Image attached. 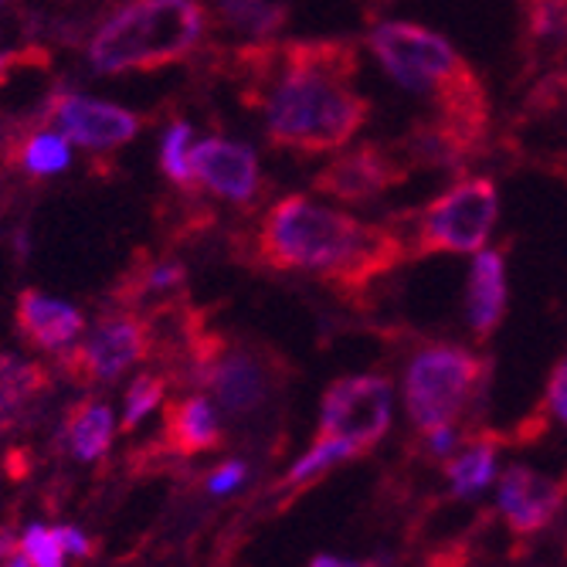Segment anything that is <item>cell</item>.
<instances>
[{
    "label": "cell",
    "instance_id": "obj_1",
    "mask_svg": "<svg viewBox=\"0 0 567 567\" xmlns=\"http://www.w3.org/2000/svg\"><path fill=\"white\" fill-rule=\"evenodd\" d=\"M235 55L248 102L262 106L266 140L276 150L323 157L368 126L371 99L353 89L360 55L350 38L255 41Z\"/></svg>",
    "mask_w": 567,
    "mask_h": 567
},
{
    "label": "cell",
    "instance_id": "obj_2",
    "mask_svg": "<svg viewBox=\"0 0 567 567\" xmlns=\"http://www.w3.org/2000/svg\"><path fill=\"white\" fill-rule=\"evenodd\" d=\"M251 259L272 272L320 276L357 296L408 259V241L394 225H368L306 194H289L255 228Z\"/></svg>",
    "mask_w": 567,
    "mask_h": 567
},
{
    "label": "cell",
    "instance_id": "obj_3",
    "mask_svg": "<svg viewBox=\"0 0 567 567\" xmlns=\"http://www.w3.org/2000/svg\"><path fill=\"white\" fill-rule=\"evenodd\" d=\"M368 44L381 69L401 89L425 95L439 116L489 126V92L449 38L415 21H381Z\"/></svg>",
    "mask_w": 567,
    "mask_h": 567
},
{
    "label": "cell",
    "instance_id": "obj_4",
    "mask_svg": "<svg viewBox=\"0 0 567 567\" xmlns=\"http://www.w3.org/2000/svg\"><path fill=\"white\" fill-rule=\"evenodd\" d=\"M212 28L200 0H130L89 41V65L99 75L161 72L187 62Z\"/></svg>",
    "mask_w": 567,
    "mask_h": 567
},
{
    "label": "cell",
    "instance_id": "obj_5",
    "mask_svg": "<svg viewBox=\"0 0 567 567\" xmlns=\"http://www.w3.org/2000/svg\"><path fill=\"white\" fill-rule=\"evenodd\" d=\"M489 360L458 347L432 343L422 347L404 371V408L422 435L452 425L483 391Z\"/></svg>",
    "mask_w": 567,
    "mask_h": 567
},
{
    "label": "cell",
    "instance_id": "obj_6",
    "mask_svg": "<svg viewBox=\"0 0 567 567\" xmlns=\"http://www.w3.org/2000/svg\"><path fill=\"white\" fill-rule=\"evenodd\" d=\"M499 190L493 177H462L411 218L408 259L483 251L496 228Z\"/></svg>",
    "mask_w": 567,
    "mask_h": 567
},
{
    "label": "cell",
    "instance_id": "obj_7",
    "mask_svg": "<svg viewBox=\"0 0 567 567\" xmlns=\"http://www.w3.org/2000/svg\"><path fill=\"white\" fill-rule=\"evenodd\" d=\"M391 381L384 374H350L327 388L320 404V439H340L368 452L391 429Z\"/></svg>",
    "mask_w": 567,
    "mask_h": 567
},
{
    "label": "cell",
    "instance_id": "obj_8",
    "mask_svg": "<svg viewBox=\"0 0 567 567\" xmlns=\"http://www.w3.org/2000/svg\"><path fill=\"white\" fill-rule=\"evenodd\" d=\"M408 177H411V167L394 146L360 143L340 153L337 161H330L313 177V190L340 204H371L381 194L408 184Z\"/></svg>",
    "mask_w": 567,
    "mask_h": 567
},
{
    "label": "cell",
    "instance_id": "obj_9",
    "mask_svg": "<svg viewBox=\"0 0 567 567\" xmlns=\"http://www.w3.org/2000/svg\"><path fill=\"white\" fill-rule=\"evenodd\" d=\"M153 347V330L146 320L133 313H116L95 323L82 347L69 353V371L85 381H116L136 360H143Z\"/></svg>",
    "mask_w": 567,
    "mask_h": 567
},
{
    "label": "cell",
    "instance_id": "obj_10",
    "mask_svg": "<svg viewBox=\"0 0 567 567\" xmlns=\"http://www.w3.org/2000/svg\"><path fill=\"white\" fill-rule=\"evenodd\" d=\"M190 181L194 187L212 190L215 197L238 204V208H248V204L259 200L266 187L255 150L221 136L190 146Z\"/></svg>",
    "mask_w": 567,
    "mask_h": 567
},
{
    "label": "cell",
    "instance_id": "obj_11",
    "mask_svg": "<svg viewBox=\"0 0 567 567\" xmlns=\"http://www.w3.org/2000/svg\"><path fill=\"white\" fill-rule=\"evenodd\" d=\"M44 116L55 120L59 133L69 143H79L82 150L106 153L116 146H126L140 133V120L106 99H92L82 92H59L48 102Z\"/></svg>",
    "mask_w": 567,
    "mask_h": 567
},
{
    "label": "cell",
    "instance_id": "obj_12",
    "mask_svg": "<svg viewBox=\"0 0 567 567\" xmlns=\"http://www.w3.org/2000/svg\"><path fill=\"white\" fill-rule=\"evenodd\" d=\"M486 143H489V126L462 123L435 113L432 120H419L411 126L394 150L408 161V167L419 164L429 171H462L476 157H483Z\"/></svg>",
    "mask_w": 567,
    "mask_h": 567
},
{
    "label": "cell",
    "instance_id": "obj_13",
    "mask_svg": "<svg viewBox=\"0 0 567 567\" xmlns=\"http://www.w3.org/2000/svg\"><path fill=\"white\" fill-rule=\"evenodd\" d=\"M567 483L540 476L527 466H509L499 476V513L517 537L540 534L564 506Z\"/></svg>",
    "mask_w": 567,
    "mask_h": 567
},
{
    "label": "cell",
    "instance_id": "obj_14",
    "mask_svg": "<svg viewBox=\"0 0 567 567\" xmlns=\"http://www.w3.org/2000/svg\"><path fill=\"white\" fill-rule=\"evenodd\" d=\"M204 384L212 388L218 411H225L231 419L259 411L272 394L269 364L245 350H228V353L208 360V368H204Z\"/></svg>",
    "mask_w": 567,
    "mask_h": 567
},
{
    "label": "cell",
    "instance_id": "obj_15",
    "mask_svg": "<svg viewBox=\"0 0 567 567\" xmlns=\"http://www.w3.org/2000/svg\"><path fill=\"white\" fill-rule=\"evenodd\" d=\"M14 323H18V333L34 347V350H65L72 347L82 330H85V317L82 309H75L72 302L65 299H55L41 289H24L18 296V306H14Z\"/></svg>",
    "mask_w": 567,
    "mask_h": 567
},
{
    "label": "cell",
    "instance_id": "obj_16",
    "mask_svg": "<svg viewBox=\"0 0 567 567\" xmlns=\"http://www.w3.org/2000/svg\"><path fill=\"white\" fill-rule=\"evenodd\" d=\"M506 251H509L506 245L483 248L476 251V262L470 269L466 313H470L473 337L480 343H486L506 317Z\"/></svg>",
    "mask_w": 567,
    "mask_h": 567
},
{
    "label": "cell",
    "instance_id": "obj_17",
    "mask_svg": "<svg viewBox=\"0 0 567 567\" xmlns=\"http://www.w3.org/2000/svg\"><path fill=\"white\" fill-rule=\"evenodd\" d=\"M520 55L524 75H537L567 59V0H524Z\"/></svg>",
    "mask_w": 567,
    "mask_h": 567
},
{
    "label": "cell",
    "instance_id": "obj_18",
    "mask_svg": "<svg viewBox=\"0 0 567 567\" xmlns=\"http://www.w3.org/2000/svg\"><path fill=\"white\" fill-rule=\"evenodd\" d=\"M48 391V371L34 360L0 353V435L24 422L28 408Z\"/></svg>",
    "mask_w": 567,
    "mask_h": 567
},
{
    "label": "cell",
    "instance_id": "obj_19",
    "mask_svg": "<svg viewBox=\"0 0 567 567\" xmlns=\"http://www.w3.org/2000/svg\"><path fill=\"white\" fill-rule=\"evenodd\" d=\"M167 435L174 449L194 455V452H208L221 442V419L215 404L204 394H190L167 415Z\"/></svg>",
    "mask_w": 567,
    "mask_h": 567
},
{
    "label": "cell",
    "instance_id": "obj_20",
    "mask_svg": "<svg viewBox=\"0 0 567 567\" xmlns=\"http://www.w3.org/2000/svg\"><path fill=\"white\" fill-rule=\"evenodd\" d=\"M113 435H116V415H113V408L102 401L79 404L65 422V442L79 462H95L106 455L113 445Z\"/></svg>",
    "mask_w": 567,
    "mask_h": 567
},
{
    "label": "cell",
    "instance_id": "obj_21",
    "mask_svg": "<svg viewBox=\"0 0 567 567\" xmlns=\"http://www.w3.org/2000/svg\"><path fill=\"white\" fill-rule=\"evenodd\" d=\"M215 18L228 31H238L251 41H266L286 28L289 4H282V0H215Z\"/></svg>",
    "mask_w": 567,
    "mask_h": 567
},
{
    "label": "cell",
    "instance_id": "obj_22",
    "mask_svg": "<svg viewBox=\"0 0 567 567\" xmlns=\"http://www.w3.org/2000/svg\"><path fill=\"white\" fill-rule=\"evenodd\" d=\"M14 161L24 174L44 181V177H55L65 174L72 167V146L62 133L55 130H38L31 136H24L14 150Z\"/></svg>",
    "mask_w": 567,
    "mask_h": 567
},
{
    "label": "cell",
    "instance_id": "obj_23",
    "mask_svg": "<svg viewBox=\"0 0 567 567\" xmlns=\"http://www.w3.org/2000/svg\"><path fill=\"white\" fill-rule=\"evenodd\" d=\"M449 483L455 496H476L489 486L493 473H496V445L489 439L473 442L458 458H452L449 466Z\"/></svg>",
    "mask_w": 567,
    "mask_h": 567
},
{
    "label": "cell",
    "instance_id": "obj_24",
    "mask_svg": "<svg viewBox=\"0 0 567 567\" xmlns=\"http://www.w3.org/2000/svg\"><path fill=\"white\" fill-rule=\"evenodd\" d=\"M357 455H364L357 445H350V442H340V439H317L313 442V449H309L296 466L286 473V480H282V486H302V483H309V480H317V476H323V473H330L333 466H340V462H347V458H357Z\"/></svg>",
    "mask_w": 567,
    "mask_h": 567
},
{
    "label": "cell",
    "instance_id": "obj_25",
    "mask_svg": "<svg viewBox=\"0 0 567 567\" xmlns=\"http://www.w3.org/2000/svg\"><path fill=\"white\" fill-rule=\"evenodd\" d=\"M190 146H194V126L184 120H174L161 136V171L174 187H194L190 181Z\"/></svg>",
    "mask_w": 567,
    "mask_h": 567
},
{
    "label": "cell",
    "instance_id": "obj_26",
    "mask_svg": "<svg viewBox=\"0 0 567 567\" xmlns=\"http://www.w3.org/2000/svg\"><path fill=\"white\" fill-rule=\"evenodd\" d=\"M164 391H167L164 378H157V374H140V378L130 384L126 401H123V429L133 432V429L150 415L153 408H161Z\"/></svg>",
    "mask_w": 567,
    "mask_h": 567
},
{
    "label": "cell",
    "instance_id": "obj_27",
    "mask_svg": "<svg viewBox=\"0 0 567 567\" xmlns=\"http://www.w3.org/2000/svg\"><path fill=\"white\" fill-rule=\"evenodd\" d=\"M18 547H21V557L31 567H65V557H69L59 534L51 527H44V524H28Z\"/></svg>",
    "mask_w": 567,
    "mask_h": 567
},
{
    "label": "cell",
    "instance_id": "obj_28",
    "mask_svg": "<svg viewBox=\"0 0 567 567\" xmlns=\"http://www.w3.org/2000/svg\"><path fill=\"white\" fill-rule=\"evenodd\" d=\"M184 266L181 262H146L140 266L130 279H133V292L143 296V292H167V289H177L184 282Z\"/></svg>",
    "mask_w": 567,
    "mask_h": 567
},
{
    "label": "cell",
    "instance_id": "obj_29",
    "mask_svg": "<svg viewBox=\"0 0 567 567\" xmlns=\"http://www.w3.org/2000/svg\"><path fill=\"white\" fill-rule=\"evenodd\" d=\"M564 99H567V69H557V72H550V75L540 79V85L527 99V110L530 113H544L550 106H560Z\"/></svg>",
    "mask_w": 567,
    "mask_h": 567
},
{
    "label": "cell",
    "instance_id": "obj_30",
    "mask_svg": "<svg viewBox=\"0 0 567 567\" xmlns=\"http://www.w3.org/2000/svg\"><path fill=\"white\" fill-rule=\"evenodd\" d=\"M544 408H547V415H554L560 425H567V357L550 371L547 394H544Z\"/></svg>",
    "mask_w": 567,
    "mask_h": 567
},
{
    "label": "cell",
    "instance_id": "obj_31",
    "mask_svg": "<svg viewBox=\"0 0 567 567\" xmlns=\"http://www.w3.org/2000/svg\"><path fill=\"white\" fill-rule=\"evenodd\" d=\"M245 476H248V466L245 462H225L221 470H215L212 476H208V489L215 493V496H228V493H235L241 483H245Z\"/></svg>",
    "mask_w": 567,
    "mask_h": 567
},
{
    "label": "cell",
    "instance_id": "obj_32",
    "mask_svg": "<svg viewBox=\"0 0 567 567\" xmlns=\"http://www.w3.org/2000/svg\"><path fill=\"white\" fill-rule=\"evenodd\" d=\"M31 62H44L41 48H34V51H0V82H8L14 69L31 65Z\"/></svg>",
    "mask_w": 567,
    "mask_h": 567
},
{
    "label": "cell",
    "instance_id": "obj_33",
    "mask_svg": "<svg viewBox=\"0 0 567 567\" xmlns=\"http://www.w3.org/2000/svg\"><path fill=\"white\" fill-rule=\"evenodd\" d=\"M55 534H59L65 554H72V557H89L92 554V544H89V537L79 527H55Z\"/></svg>",
    "mask_w": 567,
    "mask_h": 567
},
{
    "label": "cell",
    "instance_id": "obj_34",
    "mask_svg": "<svg viewBox=\"0 0 567 567\" xmlns=\"http://www.w3.org/2000/svg\"><path fill=\"white\" fill-rule=\"evenodd\" d=\"M425 439H429V452H432V455H449V452H452V445H455V432H452V425H445V429H432V432H425Z\"/></svg>",
    "mask_w": 567,
    "mask_h": 567
},
{
    "label": "cell",
    "instance_id": "obj_35",
    "mask_svg": "<svg viewBox=\"0 0 567 567\" xmlns=\"http://www.w3.org/2000/svg\"><path fill=\"white\" fill-rule=\"evenodd\" d=\"M309 567H371V564H357V560H343V557H333V554H320L309 560Z\"/></svg>",
    "mask_w": 567,
    "mask_h": 567
},
{
    "label": "cell",
    "instance_id": "obj_36",
    "mask_svg": "<svg viewBox=\"0 0 567 567\" xmlns=\"http://www.w3.org/2000/svg\"><path fill=\"white\" fill-rule=\"evenodd\" d=\"M14 554V537L4 530V534H0V560H4V557H11Z\"/></svg>",
    "mask_w": 567,
    "mask_h": 567
},
{
    "label": "cell",
    "instance_id": "obj_37",
    "mask_svg": "<svg viewBox=\"0 0 567 567\" xmlns=\"http://www.w3.org/2000/svg\"><path fill=\"white\" fill-rule=\"evenodd\" d=\"M8 567H31V564H28L24 557H11V560H8Z\"/></svg>",
    "mask_w": 567,
    "mask_h": 567
},
{
    "label": "cell",
    "instance_id": "obj_38",
    "mask_svg": "<svg viewBox=\"0 0 567 567\" xmlns=\"http://www.w3.org/2000/svg\"><path fill=\"white\" fill-rule=\"evenodd\" d=\"M11 4V0H0V8H8Z\"/></svg>",
    "mask_w": 567,
    "mask_h": 567
}]
</instances>
